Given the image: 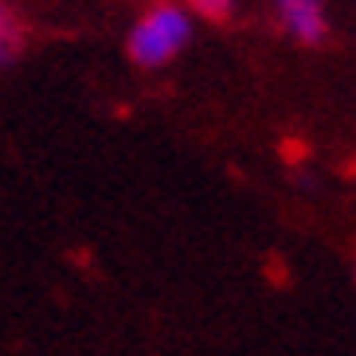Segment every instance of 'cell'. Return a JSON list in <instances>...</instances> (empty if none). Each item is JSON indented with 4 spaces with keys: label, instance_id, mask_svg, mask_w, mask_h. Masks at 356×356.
I'll return each mask as SVG.
<instances>
[{
    "label": "cell",
    "instance_id": "6da1fadb",
    "mask_svg": "<svg viewBox=\"0 0 356 356\" xmlns=\"http://www.w3.org/2000/svg\"><path fill=\"white\" fill-rule=\"evenodd\" d=\"M192 40V20L188 12L180 8V4H172V0H165V4H157V8H149L141 20H137V28L129 32V59H134L137 67H161L168 63V59H177L184 47H188Z\"/></svg>",
    "mask_w": 356,
    "mask_h": 356
},
{
    "label": "cell",
    "instance_id": "7a4b0ae2",
    "mask_svg": "<svg viewBox=\"0 0 356 356\" xmlns=\"http://www.w3.org/2000/svg\"><path fill=\"white\" fill-rule=\"evenodd\" d=\"M282 28L298 43H321L329 32V16H325V0H274Z\"/></svg>",
    "mask_w": 356,
    "mask_h": 356
},
{
    "label": "cell",
    "instance_id": "3957f363",
    "mask_svg": "<svg viewBox=\"0 0 356 356\" xmlns=\"http://www.w3.org/2000/svg\"><path fill=\"white\" fill-rule=\"evenodd\" d=\"M24 51V24L20 16L0 0V67H8Z\"/></svg>",
    "mask_w": 356,
    "mask_h": 356
},
{
    "label": "cell",
    "instance_id": "277c9868",
    "mask_svg": "<svg viewBox=\"0 0 356 356\" xmlns=\"http://www.w3.org/2000/svg\"><path fill=\"white\" fill-rule=\"evenodd\" d=\"M235 0H192V12H200L204 20H227Z\"/></svg>",
    "mask_w": 356,
    "mask_h": 356
}]
</instances>
